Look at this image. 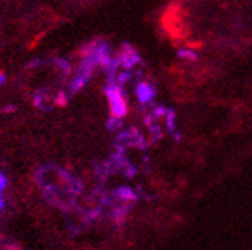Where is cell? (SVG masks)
Masks as SVG:
<instances>
[{"mask_svg":"<svg viewBox=\"0 0 252 250\" xmlns=\"http://www.w3.org/2000/svg\"><path fill=\"white\" fill-rule=\"evenodd\" d=\"M117 195H120V198H125V199H135L137 198L135 194L131 189H128V187H122V189H119Z\"/></svg>","mask_w":252,"mask_h":250,"instance_id":"5b68a950","label":"cell"},{"mask_svg":"<svg viewBox=\"0 0 252 250\" xmlns=\"http://www.w3.org/2000/svg\"><path fill=\"white\" fill-rule=\"evenodd\" d=\"M137 60H138V56L132 51L131 48L128 49V51H125L123 56H122V58H120V61H122V63H123L126 68H131Z\"/></svg>","mask_w":252,"mask_h":250,"instance_id":"3957f363","label":"cell"},{"mask_svg":"<svg viewBox=\"0 0 252 250\" xmlns=\"http://www.w3.org/2000/svg\"><path fill=\"white\" fill-rule=\"evenodd\" d=\"M5 186H6V177L5 175L0 173V195H2L3 189H5Z\"/></svg>","mask_w":252,"mask_h":250,"instance_id":"52a82bcc","label":"cell"},{"mask_svg":"<svg viewBox=\"0 0 252 250\" xmlns=\"http://www.w3.org/2000/svg\"><path fill=\"white\" fill-rule=\"evenodd\" d=\"M120 126H122V120L119 117L112 115V120H109V123H108V128L109 129H119Z\"/></svg>","mask_w":252,"mask_h":250,"instance_id":"8992f818","label":"cell"},{"mask_svg":"<svg viewBox=\"0 0 252 250\" xmlns=\"http://www.w3.org/2000/svg\"><path fill=\"white\" fill-rule=\"evenodd\" d=\"M2 209H3V199L0 198V210H2Z\"/></svg>","mask_w":252,"mask_h":250,"instance_id":"9c48e42d","label":"cell"},{"mask_svg":"<svg viewBox=\"0 0 252 250\" xmlns=\"http://www.w3.org/2000/svg\"><path fill=\"white\" fill-rule=\"evenodd\" d=\"M177 56H179L180 58H183V60H189V61L197 60V54H195L194 51H191V49H185V48L179 49Z\"/></svg>","mask_w":252,"mask_h":250,"instance_id":"277c9868","label":"cell"},{"mask_svg":"<svg viewBox=\"0 0 252 250\" xmlns=\"http://www.w3.org/2000/svg\"><path fill=\"white\" fill-rule=\"evenodd\" d=\"M156 94H157L156 87L149 83H140L137 86V98L140 100L142 103L151 102V100L156 97Z\"/></svg>","mask_w":252,"mask_h":250,"instance_id":"7a4b0ae2","label":"cell"},{"mask_svg":"<svg viewBox=\"0 0 252 250\" xmlns=\"http://www.w3.org/2000/svg\"><path fill=\"white\" fill-rule=\"evenodd\" d=\"M106 95L109 100V106H111V112L114 117L122 118L126 114V103H125V97L120 91V87L116 84H109L106 87Z\"/></svg>","mask_w":252,"mask_h":250,"instance_id":"6da1fadb","label":"cell"},{"mask_svg":"<svg viewBox=\"0 0 252 250\" xmlns=\"http://www.w3.org/2000/svg\"><path fill=\"white\" fill-rule=\"evenodd\" d=\"M3 82H5V76L3 74H0V84H3Z\"/></svg>","mask_w":252,"mask_h":250,"instance_id":"ba28073f","label":"cell"}]
</instances>
